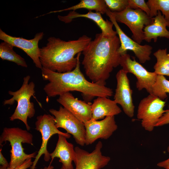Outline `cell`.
<instances>
[{"label": "cell", "mask_w": 169, "mask_h": 169, "mask_svg": "<svg viewBox=\"0 0 169 169\" xmlns=\"http://www.w3.org/2000/svg\"><path fill=\"white\" fill-rule=\"evenodd\" d=\"M120 41L116 35L109 37L101 33L96 34L82 52V64L92 82L105 85L113 69L120 65Z\"/></svg>", "instance_id": "cell-1"}, {"label": "cell", "mask_w": 169, "mask_h": 169, "mask_svg": "<svg viewBox=\"0 0 169 169\" xmlns=\"http://www.w3.org/2000/svg\"><path fill=\"white\" fill-rule=\"evenodd\" d=\"M79 58L76 66L70 71L59 73L44 68L41 69L43 80L49 81L43 89L49 97L59 96L71 91L81 93L88 100L95 97H108L113 95L112 89L86 79L80 70Z\"/></svg>", "instance_id": "cell-2"}, {"label": "cell", "mask_w": 169, "mask_h": 169, "mask_svg": "<svg viewBox=\"0 0 169 169\" xmlns=\"http://www.w3.org/2000/svg\"><path fill=\"white\" fill-rule=\"evenodd\" d=\"M91 40L84 35L77 40L68 41L49 37L46 45L40 48L39 58L42 67L59 73L72 70L81 52Z\"/></svg>", "instance_id": "cell-3"}, {"label": "cell", "mask_w": 169, "mask_h": 169, "mask_svg": "<svg viewBox=\"0 0 169 169\" xmlns=\"http://www.w3.org/2000/svg\"><path fill=\"white\" fill-rule=\"evenodd\" d=\"M30 78L29 75L24 77L21 88L16 91H9L8 93L13 97L3 102L4 105H12L16 101L17 102V106L13 113L9 117L10 120H19L22 121L24 124L27 131L30 129L28 123L27 119L33 117L35 114L34 103L30 101L32 96L35 98L34 96L35 85L33 81L29 83Z\"/></svg>", "instance_id": "cell-4"}, {"label": "cell", "mask_w": 169, "mask_h": 169, "mask_svg": "<svg viewBox=\"0 0 169 169\" xmlns=\"http://www.w3.org/2000/svg\"><path fill=\"white\" fill-rule=\"evenodd\" d=\"M8 141L11 147L9 167L15 168L26 160L35 157L36 152L27 154L24 151L22 143L33 145V136L27 131L18 127L4 128L0 136V145Z\"/></svg>", "instance_id": "cell-5"}, {"label": "cell", "mask_w": 169, "mask_h": 169, "mask_svg": "<svg viewBox=\"0 0 169 169\" xmlns=\"http://www.w3.org/2000/svg\"><path fill=\"white\" fill-rule=\"evenodd\" d=\"M117 22L123 23L130 29L132 39L139 44L144 40L143 29L154 21L151 18L140 9L127 7L120 12H112Z\"/></svg>", "instance_id": "cell-6"}, {"label": "cell", "mask_w": 169, "mask_h": 169, "mask_svg": "<svg viewBox=\"0 0 169 169\" xmlns=\"http://www.w3.org/2000/svg\"><path fill=\"white\" fill-rule=\"evenodd\" d=\"M166 102L152 94L142 99L138 107L137 117L141 120V125L146 131L151 132L160 119L166 112L164 107Z\"/></svg>", "instance_id": "cell-7"}, {"label": "cell", "mask_w": 169, "mask_h": 169, "mask_svg": "<svg viewBox=\"0 0 169 169\" xmlns=\"http://www.w3.org/2000/svg\"><path fill=\"white\" fill-rule=\"evenodd\" d=\"M49 111L54 117L57 128H63L67 133L72 134L78 144L85 145L86 130L84 123L63 107L60 106L58 110L51 109Z\"/></svg>", "instance_id": "cell-8"}, {"label": "cell", "mask_w": 169, "mask_h": 169, "mask_svg": "<svg viewBox=\"0 0 169 169\" xmlns=\"http://www.w3.org/2000/svg\"><path fill=\"white\" fill-rule=\"evenodd\" d=\"M54 117L49 114H44L38 116L35 123V129L41 134L42 143L30 169H35L36 166L40 157L44 156V160L49 161L51 158L50 153L47 149V145L50 138L55 134H61L67 139L70 137L69 134L64 133L59 131L55 125Z\"/></svg>", "instance_id": "cell-9"}, {"label": "cell", "mask_w": 169, "mask_h": 169, "mask_svg": "<svg viewBox=\"0 0 169 169\" xmlns=\"http://www.w3.org/2000/svg\"><path fill=\"white\" fill-rule=\"evenodd\" d=\"M120 65L122 69L127 73H131L136 77V87L139 90L145 89L149 94H152V86L157 75L147 70L142 65L126 53L121 55Z\"/></svg>", "instance_id": "cell-10"}, {"label": "cell", "mask_w": 169, "mask_h": 169, "mask_svg": "<svg viewBox=\"0 0 169 169\" xmlns=\"http://www.w3.org/2000/svg\"><path fill=\"white\" fill-rule=\"evenodd\" d=\"M105 14L114 26L120 39V46L118 51L120 54H126L127 51L130 50L133 52L141 63H144L150 60L152 47L148 44L141 45L130 38L121 29L112 12L108 8Z\"/></svg>", "instance_id": "cell-11"}, {"label": "cell", "mask_w": 169, "mask_h": 169, "mask_svg": "<svg viewBox=\"0 0 169 169\" xmlns=\"http://www.w3.org/2000/svg\"><path fill=\"white\" fill-rule=\"evenodd\" d=\"M102 143L99 141L94 150L89 153L78 146L74 147L75 159L74 169H101L106 166L110 160V157L102 155ZM60 169H65L62 166Z\"/></svg>", "instance_id": "cell-12"}, {"label": "cell", "mask_w": 169, "mask_h": 169, "mask_svg": "<svg viewBox=\"0 0 169 169\" xmlns=\"http://www.w3.org/2000/svg\"><path fill=\"white\" fill-rule=\"evenodd\" d=\"M84 124L86 145L92 144L99 139H108L118 128L114 116H106L99 121L92 119Z\"/></svg>", "instance_id": "cell-13"}, {"label": "cell", "mask_w": 169, "mask_h": 169, "mask_svg": "<svg viewBox=\"0 0 169 169\" xmlns=\"http://www.w3.org/2000/svg\"><path fill=\"white\" fill-rule=\"evenodd\" d=\"M127 73L121 69L116 73V87L114 100L122 107L124 113L129 117L134 115L135 106L133 103L132 94Z\"/></svg>", "instance_id": "cell-14"}, {"label": "cell", "mask_w": 169, "mask_h": 169, "mask_svg": "<svg viewBox=\"0 0 169 169\" xmlns=\"http://www.w3.org/2000/svg\"><path fill=\"white\" fill-rule=\"evenodd\" d=\"M44 35V33L41 32L36 33L33 38L27 39L11 36L0 29V39L22 49L32 59L35 66L41 69L43 67L40 60V48L38 43Z\"/></svg>", "instance_id": "cell-15"}, {"label": "cell", "mask_w": 169, "mask_h": 169, "mask_svg": "<svg viewBox=\"0 0 169 169\" xmlns=\"http://www.w3.org/2000/svg\"><path fill=\"white\" fill-rule=\"evenodd\" d=\"M57 101L84 123L92 118L91 105L75 98L69 92L59 95Z\"/></svg>", "instance_id": "cell-16"}, {"label": "cell", "mask_w": 169, "mask_h": 169, "mask_svg": "<svg viewBox=\"0 0 169 169\" xmlns=\"http://www.w3.org/2000/svg\"><path fill=\"white\" fill-rule=\"evenodd\" d=\"M99 12H94L89 11L87 13L81 14L75 11H72L66 16H58V18L61 21L65 23L71 22L73 19L78 18H85L94 22L101 31V33L105 36L112 37L117 35V33L113 28V24L108 20H105Z\"/></svg>", "instance_id": "cell-17"}, {"label": "cell", "mask_w": 169, "mask_h": 169, "mask_svg": "<svg viewBox=\"0 0 169 169\" xmlns=\"http://www.w3.org/2000/svg\"><path fill=\"white\" fill-rule=\"evenodd\" d=\"M58 139L55 148L50 153L52 161L55 157L59 158L65 169H74L72 164L75 159V152L73 145L68 142L67 138L61 134H58Z\"/></svg>", "instance_id": "cell-18"}, {"label": "cell", "mask_w": 169, "mask_h": 169, "mask_svg": "<svg viewBox=\"0 0 169 169\" xmlns=\"http://www.w3.org/2000/svg\"><path fill=\"white\" fill-rule=\"evenodd\" d=\"M92 119L96 120L108 116L120 114L121 110L114 100L107 97H98L91 105Z\"/></svg>", "instance_id": "cell-19"}, {"label": "cell", "mask_w": 169, "mask_h": 169, "mask_svg": "<svg viewBox=\"0 0 169 169\" xmlns=\"http://www.w3.org/2000/svg\"><path fill=\"white\" fill-rule=\"evenodd\" d=\"M153 18V23L144 28V40L150 42L153 39L156 42L158 37L169 39V31L166 28V27H169V23L164 15L159 11L156 15Z\"/></svg>", "instance_id": "cell-20"}, {"label": "cell", "mask_w": 169, "mask_h": 169, "mask_svg": "<svg viewBox=\"0 0 169 169\" xmlns=\"http://www.w3.org/2000/svg\"><path fill=\"white\" fill-rule=\"evenodd\" d=\"M84 8L89 11L95 10L102 14L106 13L108 9L104 0H81L77 4L70 7L57 11H50L47 14L60 12L68 10H75Z\"/></svg>", "instance_id": "cell-21"}, {"label": "cell", "mask_w": 169, "mask_h": 169, "mask_svg": "<svg viewBox=\"0 0 169 169\" xmlns=\"http://www.w3.org/2000/svg\"><path fill=\"white\" fill-rule=\"evenodd\" d=\"M156 59L154 66V72L157 75L169 76V54L167 49H159L153 53Z\"/></svg>", "instance_id": "cell-22"}, {"label": "cell", "mask_w": 169, "mask_h": 169, "mask_svg": "<svg viewBox=\"0 0 169 169\" xmlns=\"http://www.w3.org/2000/svg\"><path fill=\"white\" fill-rule=\"evenodd\" d=\"M14 46L5 41L0 44V57L3 60L12 62L18 65L27 68V64L24 58L17 54L13 50Z\"/></svg>", "instance_id": "cell-23"}, {"label": "cell", "mask_w": 169, "mask_h": 169, "mask_svg": "<svg viewBox=\"0 0 169 169\" xmlns=\"http://www.w3.org/2000/svg\"><path fill=\"white\" fill-rule=\"evenodd\" d=\"M146 3L150 10V17H155L159 11L169 23V0H148Z\"/></svg>", "instance_id": "cell-24"}, {"label": "cell", "mask_w": 169, "mask_h": 169, "mask_svg": "<svg viewBox=\"0 0 169 169\" xmlns=\"http://www.w3.org/2000/svg\"><path fill=\"white\" fill-rule=\"evenodd\" d=\"M169 94V80L163 75H157L152 88V94L160 99L163 100Z\"/></svg>", "instance_id": "cell-25"}, {"label": "cell", "mask_w": 169, "mask_h": 169, "mask_svg": "<svg viewBox=\"0 0 169 169\" xmlns=\"http://www.w3.org/2000/svg\"><path fill=\"white\" fill-rule=\"evenodd\" d=\"M108 8L112 12H120L128 6V0H104Z\"/></svg>", "instance_id": "cell-26"}, {"label": "cell", "mask_w": 169, "mask_h": 169, "mask_svg": "<svg viewBox=\"0 0 169 169\" xmlns=\"http://www.w3.org/2000/svg\"><path fill=\"white\" fill-rule=\"evenodd\" d=\"M128 7L133 9H140L150 16V10L145 0H128Z\"/></svg>", "instance_id": "cell-27"}, {"label": "cell", "mask_w": 169, "mask_h": 169, "mask_svg": "<svg viewBox=\"0 0 169 169\" xmlns=\"http://www.w3.org/2000/svg\"><path fill=\"white\" fill-rule=\"evenodd\" d=\"M169 124V105L168 109L160 119L157 123L156 127L162 126Z\"/></svg>", "instance_id": "cell-28"}, {"label": "cell", "mask_w": 169, "mask_h": 169, "mask_svg": "<svg viewBox=\"0 0 169 169\" xmlns=\"http://www.w3.org/2000/svg\"><path fill=\"white\" fill-rule=\"evenodd\" d=\"M33 163L32 161V158H30L26 160L21 165L13 168H11L9 167H8L7 169H27L30 167Z\"/></svg>", "instance_id": "cell-29"}, {"label": "cell", "mask_w": 169, "mask_h": 169, "mask_svg": "<svg viewBox=\"0 0 169 169\" xmlns=\"http://www.w3.org/2000/svg\"><path fill=\"white\" fill-rule=\"evenodd\" d=\"M167 151L169 153V145L167 148ZM157 166L160 167L165 168H169V157L166 160L158 163Z\"/></svg>", "instance_id": "cell-30"}, {"label": "cell", "mask_w": 169, "mask_h": 169, "mask_svg": "<svg viewBox=\"0 0 169 169\" xmlns=\"http://www.w3.org/2000/svg\"><path fill=\"white\" fill-rule=\"evenodd\" d=\"M0 164L1 165L6 166L8 167L9 166V163L4 157L2 152V148L0 150Z\"/></svg>", "instance_id": "cell-31"}, {"label": "cell", "mask_w": 169, "mask_h": 169, "mask_svg": "<svg viewBox=\"0 0 169 169\" xmlns=\"http://www.w3.org/2000/svg\"><path fill=\"white\" fill-rule=\"evenodd\" d=\"M54 167L51 165L50 164L48 166H45L44 168H40V169H53Z\"/></svg>", "instance_id": "cell-32"}, {"label": "cell", "mask_w": 169, "mask_h": 169, "mask_svg": "<svg viewBox=\"0 0 169 169\" xmlns=\"http://www.w3.org/2000/svg\"><path fill=\"white\" fill-rule=\"evenodd\" d=\"M8 167L6 166L1 165L0 169H7Z\"/></svg>", "instance_id": "cell-33"}, {"label": "cell", "mask_w": 169, "mask_h": 169, "mask_svg": "<svg viewBox=\"0 0 169 169\" xmlns=\"http://www.w3.org/2000/svg\"><path fill=\"white\" fill-rule=\"evenodd\" d=\"M136 169H139L138 168H136Z\"/></svg>", "instance_id": "cell-34"}, {"label": "cell", "mask_w": 169, "mask_h": 169, "mask_svg": "<svg viewBox=\"0 0 169 169\" xmlns=\"http://www.w3.org/2000/svg\"><path fill=\"white\" fill-rule=\"evenodd\" d=\"M166 169H169V168Z\"/></svg>", "instance_id": "cell-35"}]
</instances>
